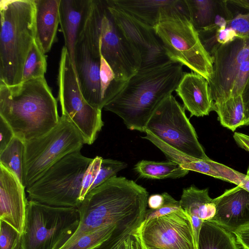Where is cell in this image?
Instances as JSON below:
<instances>
[{
    "mask_svg": "<svg viewBox=\"0 0 249 249\" xmlns=\"http://www.w3.org/2000/svg\"><path fill=\"white\" fill-rule=\"evenodd\" d=\"M146 188L124 177L115 176L89 191L78 207L80 221L75 233L61 249L85 235L108 225L140 228L145 215Z\"/></svg>",
    "mask_w": 249,
    "mask_h": 249,
    "instance_id": "obj_1",
    "label": "cell"
},
{
    "mask_svg": "<svg viewBox=\"0 0 249 249\" xmlns=\"http://www.w3.org/2000/svg\"><path fill=\"white\" fill-rule=\"evenodd\" d=\"M182 66L170 60L140 69L103 108L119 116L128 129L144 132L157 107L177 88L183 75Z\"/></svg>",
    "mask_w": 249,
    "mask_h": 249,
    "instance_id": "obj_2",
    "label": "cell"
},
{
    "mask_svg": "<svg viewBox=\"0 0 249 249\" xmlns=\"http://www.w3.org/2000/svg\"><path fill=\"white\" fill-rule=\"evenodd\" d=\"M60 117L44 77L13 86L0 84V118L24 142L49 132Z\"/></svg>",
    "mask_w": 249,
    "mask_h": 249,
    "instance_id": "obj_3",
    "label": "cell"
},
{
    "mask_svg": "<svg viewBox=\"0 0 249 249\" xmlns=\"http://www.w3.org/2000/svg\"><path fill=\"white\" fill-rule=\"evenodd\" d=\"M82 33L91 52L102 55L117 80L126 82L140 69V53L115 23L106 0H89Z\"/></svg>",
    "mask_w": 249,
    "mask_h": 249,
    "instance_id": "obj_4",
    "label": "cell"
},
{
    "mask_svg": "<svg viewBox=\"0 0 249 249\" xmlns=\"http://www.w3.org/2000/svg\"><path fill=\"white\" fill-rule=\"evenodd\" d=\"M34 0H1L0 84L22 82L24 65L35 41Z\"/></svg>",
    "mask_w": 249,
    "mask_h": 249,
    "instance_id": "obj_5",
    "label": "cell"
},
{
    "mask_svg": "<svg viewBox=\"0 0 249 249\" xmlns=\"http://www.w3.org/2000/svg\"><path fill=\"white\" fill-rule=\"evenodd\" d=\"M154 30L169 60L185 65L208 81L213 73V58L189 19L186 7L163 14Z\"/></svg>",
    "mask_w": 249,
    "mask_h": 249,
    "instance_id": "obj_6",
    "label": "cell"
},
{
    "mask_svg": "<svg viewBox=\"0 0 249 249\" xmlns=\"http://www.w3.org/2000/svg\"><path fill=\"white\" fill-rule=\"evenodd\" d=\"M80 217L75 207L27 201L22 249H61L77 231Z\"/></svg>",
    "mask_w": 249,
    "mask_h": 249,
    "instance_id": "obj_7",
    "label": "cell"
},
{
    "mask_svg": "<svg viewBox=\"0 0 249 249\" xmlns=\"http://www.w3.org/2000/svg\"><path fill=\"white\" fill-rule=\"evenodd\" d=\"M92 160L80 151L66 156L26 188L29 199L52 206L78 208L84 176Z\"/></svg>",
    "mask_w": 249,
    "mask_h": 249,
    "instance_id": "obj_8",
    "label": "cell"
},
{
    "mask_svg": "<svg viewBox=\"0 0 249 249\" xmlns=\"http://www.w3.org/2000/svg\"><path fill=\"white\" fill-rule=\"evenodd\" d=\"M84 144L75 125L61 114L57 125L46 134L24 142L23 185H31L51 166Z\"/></svg>",
    "mask_w": 249,
    "mask_h": 249,
    "instance_id": "obj_9",
    "label": "cell"
},
{
    "mask_svg": "<svg viewBox=\"0 0 249 249\" xmlns=\"http://www.w3.org/2000/svg\"><path fill=\"white\" fill-rule=\"evenodd\" d=\"M209 54L213 65L208 82L213 103L241 95L249 79V40L236 37L225 44L217 43Z\"/></svg>",
    "mask_w": 249,
    "mask_h": 249,
    "instance_id": "obj_10",
    "label": "cell"
},
{
    "mask_svg": "<svg viewBox=\"0 0 249 249\" xmlns=\"http://www.w3.org/2000/svg\"><path fill=\"white\" fill-rule=\"evenodd\" d=\"M58 85L62 114L73 124L84 144H92L104 125L102 110L90 105L83 96L71 57L65 46L61 53Z\"/></svg>",
    "mask_w": 249,
    "mask_h": 249,
    "instance_id": "obj_11",
    "label": "cell"
},
{
    "mask_svg": "<svg viewBox=\"0 0 249 249\" xmlns=\"http://www.w3.org/2000/svg\"><path fill=\"white\" fill-rule=\"evenodd\" d=\"M159 139L190 157L208 160L185 109L171 94L157 107L145 127Z\"/></svg>",
    "mask_w": 249,
    "mask_h": 249,
    "instance_id": "obj_12",
    "label": "cell"
},
{
    "mask_svg": "<svg viewBox=\"0 0 249 249\" xmlns=\"http://www.w3.org/2000/svg\"><path fill=\"white\" fill-rule=\"evenodd\" d=\"M139 231L147 249H196L191 218L183 210L151 219Z\"/></svg>",
    "mask_w": 249,
    "mask_h": 249,
    "instance_id": "obj_13",
    "label": "cell"
},
{
    "mask_svg": "<svg viewBox=\"0 0 249 249\" xmlns=\"http://www.w3.org/2000/svg\"><path fill=\"white\" fill-rule=\"evenodd\" d=\"M106 2L116 25L140 53L142 59L140 69L159 66L170 60L154 28L109 4L106 0Z\"/></svg>",
    "mask_w": 249,
    "mask_h": 249,
    "instance_id": "obj_14",
    "label": "cell"
},
{
    "mask_svg": "<svg viewBox=\"0 0 249 249\" xmlns=\"http://www.w3.org/2000/svg\"><path fill=\"white\" fill-rule=\"evenodd\" d=\"M101 57L95 56L89 47L81 32L75 50L76 75L81 93L86 101L102 110L100 82Z\"/></svg>",
    "mask_w": 249,
    "mask_h": 249,
    "instance_id": "obj_15",
    "label": "cell"
},
{
    "mask_svg": "<svg viewBox=\"0 0 249 249\" xmlns=\"http://www.w3.org/2000/svg\"><path fill=\"white\" fill-rule=\"evenodd\" d=\"M25 188L17 176L0 165V219L21 234L28 201Z\"/></svg>",
    "mask_w": 249,
    "mask_h": 249,
    "instance_id": "obj_16",
    "label": "cell"
},
{
    "mask_svg": "<svg viewBox=\"0 0 249 249\" xmlns=\"http://www.w3.org/2000/svg\"><path fill=\"white\" fill-rule=\"evenodd\" d=\"M216 213L210 221L233 233L249 224V192L236 186L213 198Z\"/></svg>",
    "mask_w": 249,
    "mask_h": 249,
    "instance_id": "obj_17",
    "label": "cell"
},
{
    "mask_svg": "<svg viewBox=\"0 0 249 249\" xmlns=\"http://www.w3.org/2000/svg\"><path fill=\"white\" fill-rule=\"evenodd\" d=\"M175 91L190 116L203 117L212 111L213 101L207 80L200 74L183 72Z\"/></svg>",
    "mask_w": 249,
    "mask_h": 249,
    "instance_id": "obj_18",
    "label": "cell"
},
{
    "mask_svg": "<svg viewBox=\"0 0 249 249\" xmlns=\"http://www.w3.org/2000/svg\"><path fill=\"white\" fill-rule=\"evenodd\" d=\"M89 0H61L59 24L76 75L75 50L86 18ZM77 77V75H76Z\"/></svg>",
    "mask_w": 249,
    "mask_h": 249,
    "instance_id": "obj_19",
    "label": "cell"
},
{
    "mask_svg": "<svg viewBox=\"0 0 249 249\" xmlns=\"http://www.w3.org/2000/svg\"><path fill=\"white\" fill-rule=\"evenodd\" d=\"M35 41L42 52H49L55 41L59 24L61 0H34Z\"/></svg>",
    "mask_w": 249,
    "mask_h": 249,
    "instance_id": "obj_20",
    "label": "cell"
},
{
    "mask_svg": "<svg viewBox=\"0 0 249 249\" xmlns=\"http://www.w3.org/2000/svg\"><path fill=\"white\" fill-rule=\"evenodd\" d=\"M143 23L155 28L162 15L180 6L182 0H106Z\"/></svg>",
    "mask_w": 249,
    "mask_h": 249,
    "instance_id": "obj_21",
    "label": "cell"
},
{
    "mask_svg": "<svg viewBox=\"0 0 249 249\" xmlns=\"http://www.w3.org/2000/svg\"><path fill=\"white\" fill-rule=\"evenodd\" d=\"M179 203L191 218L196 245L203 222L211 220L216 213L213 199L208 189H200L194 185L183 189Z\"/></svg>",
    "mask_w": 249,
    "mask_h": 249,
    "instance_id": "obj_22",
    "label": "cell"
},
{
    "mask_svg": "<svg viewBox=\"0 0 249 249\" xmlns=\"http://www.w3.org/2000/svg\"><path fill=\"white\" fill-rule=\"evenodd\" d=\"M234 234L210 220L203 222L196 249H239Z\"/></svg>",
    "mask_w": 249,
    "mask_h": 249,
    "instance_id": "obj_23",
    "label": "cell"
},
{
    "mask_svg": "<svg viewBox=\"0 0 249 249\" xmlns=\"http://www.w3.org/2000/svg\"><path fill=\"white\" fill-rule=\"evenodd\" d=\"M134 170L143 178L148 179L177 178L185 176L189 170L182 168L178 163L142 160L134 167Z\"/></svg>",
    "mask_w": 249,
    "mask_h": 249,
    "instance_id": "obj_24",
    "label": "cell"
},
{
    "mask_svg": "<svg viewBox=\"0 0 249 249\" xmlns=\"http://www.w3.org/2000/svg\"><path fill=\"white\" fill-rule=\"evenodd\" d=\"M212 111L216 112L220 124L234 131L244 125V109L241 95L221 103H213Z\"/></svg>",
    "mask_w": 249,
    "mask_h": 249,
    "instance_id": "obj_25",
    "label": "cell"
},
{
    "mask_svg": "<svg viewBox=\"0 0 249 249\" xmlns=\"http://www.w3.org/2000/svg\"><path fill=\"white\" fill-rule=\"evenodd\" d=\"M189 18L197 31L211 26L219 11L222 0H185Z\"/></svg>",
    "mask_w": 249,
    "mask_h": 249,
    "instance_id": "obj_26",
    "label": "cell"
},
{
    "mask_svg": "<svg viewBox=\"0 0 249 249\" xmlns=\"http://www.w3.org/2000/svg\"><path fill=\"white\" fill-rule=\"evenodd\" d=\"M24 142L14 136L0 152V165L13 173L23 183Z\"/></svg>",
    "mask_w": 249,
    "mask_h": 249,
    "instance_id": "obj_27",
    "label": "cell"
},
{
    "mask_svg": "<svg viewBox=\"0 0 249 249\" xmlns=\"http://www.w3.org/2000/svg\"><path fill=\"white\" fill-rule=\"evenodd\" d=\"M45 54L35 41L24 65L22 82L44 77L47 66Z\"/></svg>",
    "mask_w": 249,
    "mask_h": 249,
    "instance_id": "obj_28",
    "label": "cell"
},
{
    "mask_svg": "<svg viewBox=\"0 0 249 249\" xmlns=\"http://www.w3.org/2000/svg\"><path fill=\"white\" fill-rule=\"evenodd\" d=\"M100 82L102 105L104 108L122 90L126 82L117 80L112 69L102 55L100 61Z\"/></svg>",
    "mask_w": 249,
    "mask_h": 249,
    "instance_id": "obj_29",
    "label": "cell"
},
{
    "mask_svg": "<svg viewBox=\"0 0 249 249\" xmlns=\"http://www.w3.org/2000/svg\"><path fill=\"white\" fill-rule=\"evenodd\" d=\"M127 166L126 163L110 159H103L98 175L92 184L90 190L100 185Z\"/></svg>",
    "mask_w": 249,
    "mask_h": 249,
    "instance_id": "obj_30",
    "label": "cell"
},
{
    "mask_svg": "<svg viewBox=\"0 0 249 249\" xmlns=\"http://www.w3.org/2000/svg\"><path fill=\"white\" fill-rule=\"evenodd\" d=\"M0 249H22V234L0 219Z\"/></svg>",
    "mask_w": 249,
    "mask_h": 249,
    "instance_id": "obj_31",
    "label": "cell"
},
{
    "mask_svg": "<svg viewBox=\"0 0 249 249\" xmlns=\"http://www.w3.org/2000/svg\"><path fill=\"white\" fill-rule=\"evenodd\" d=\"M163 194L165 199L163 205L155 210L147 209L145 218L142 225L146 224L151 219L182 210L179 201L176 200L166 192L163 193Z\"/></svg>",
    "mask_w": 249,
    "mask_h": 249,
    "instance_id": "obj_32",
    "label": "cell"
},
{
    "mask_svg": "<svg viewBox=\"0 0 249 249\" xmlns=\"http://www.w3.org/2000/svg\"><path fill=\"white\" fill-rule=\"evenodd\" d=\"M103 158L96 156L93 159L84 176L82 189L80 194L81 202L89 191L90 187L95 181L100 169Z\"/></svg>",
    "mask_w": 249,
    "mask_h": 249,
    "instance_id": "obj_33",
    "label": "cell"
},
{
    "mask_svg": "<svg viewBox=\"0 0 249 249\" xmlns=\"http://www.w3.org/2000/svg\"><path fill=\"white\" fill-rule=\"evenodd\" d=\"M226 28L232 29L238 38L249 40V12L239 13L227 22Z\"/></svg>",
    "mask_w": 249,
    "mask_h": 249,
    "instance_id": "obj_34",
    "label": "cell"
},
{
    "mask_svg": "<svg viewBox=\"0 0 249 249\" xmlns=\"http://www.w3.org/2000/svg\"><path fill=\"white\" fill-rule=\"evenodd\" d=\"M236 34L235 31L231 28H226L224 29H218L214 32L213 36L212 37H201L202 39L207 42L213 43L216 41L219 44H225L234 40Z\"/></svg>",
    "mask_w": 249,
    "mask_h": 249,
    "instance_id": "obj_35",
    "label": "cell"
},
{
    "mask_svg": "<svg viewBox=\"0 0 249 249\" xmlns=\"http://www.w3.org/2000/svg\"><path fill=\"white\" fill-rule=\"evenodd\" d=\"M0 152L3 151L15 136L9 125L0 118Z\"/></svg>",
    "mask_w": 249,
    "mask_h": 249,
    "instance_id": "obj_36",
    "label": "cell"
},
{
    "mask_svg": "<svg viewBox=\"0 0 249 249\" xmlns=\"http://www.w3.org/2000/svg\"><path fill=\"white\" fill-rule=\"evenodd\" d=\"M233 233L244 249H249V224L239 228Z\"/></svg>",
    "mask_w": 249,
    "mask_h": 249,
    "instance_id": "obj_37",
    "label": "cell"
},
{
    "mask_svg": "<svg viewBox=\"0 0 249 249\" xmlns=\"http://www.w3.org/2000/svg\"><path fill=\"white\" fill-rule=\"evenodd\" d=\"M244 109V125H249V79L241 93Z\"/></svg>",
    "mask_w": 249,
    "mask_h": 249,
    "instance_id": "obj_38",
    "label": "cell"
},
{
    "mask_svg": "<svg viewBox=\"0 0 249 249\" xmlns=\"http://www.w3.org/2000/svg\"><path fill=\"white\" fill-rule=\"evenodd\" d=\"M165 201V199L163 193L161 194H153L148 197L147 205L149 209L155 210L163 206Z\"/></svg>",
    "mask_w": 249,
    "mask_h": 249,
    "instance_id": "obj_39",
    "label": "cell"
},
{
    "mask_svg": "<svg viewBox=\"0 0 249 249\" xmlns=\"http://www.w3.org/2000/svg\"><path fill=\"white\" fill-rule=\"evenodd\" d=\"M233 139L239 147L249 152V135L240 132H235Z\"/></svg>",
    "mask_w": 249,
    "mask_h": 249,
    "instance_id": "obj_40",
    "label": "cell"
},
{
    "mask_svg": "<svg viewBox=\"0 0 249 249\" xmlns=\"http://www.w3.org/2000/svg\"><path fill=\"white\" fill-rule=\"evenodd\" d=\"M228 2L249 11V0H228Z\"/></svg>",
    "mask_w": 249,
    "mask_h": 249,
    "instance_id": "obj_41",
    "label": "cell"
},
{
    "mask_svg": "<svg viewBox=\"0 0 249 249\" xmlns=\"http://www.w3.org/2000/svg\"><path fill=\"white\" fill-rule=\"evenodd\" d=\"M239 186H240L249 192V177L246 175V177Z\"/></svg>",
    "mask_w": 249,
    "mask_h": 249,
    "instance_id": "obj_42",
    "label": "cell"
},
{
    "mask_svg": "<svg viewBox=\"0 0 249 249\" xmlns=\"http://www.w3.org/2000/svg\"><path fill=\"white\" fill-rule=\"evenodd\" d=\"M246 175L247 177H249V168H248V169L247 172V174H246Z\"/></svg>",
    "mask_w": 249,
    "mask_h": 249,
    "instance_id": "obj_43",
    "label": "cell"
},
{
    "mask_svg": "<svg viewBox=\"0 0 249 249\" xmlns=\"http://www.w3.org/2000/svg\"><path fill=\"white\" fill-rule=\"evenodd\" d=\"M147 249H158V248H149Z\"/></svg>",
    "mask_w": 249,
    "mask_h": 249,
    "instance_id": "obj_44",
    "label": "cell"
}]
</instances>
